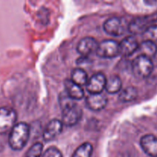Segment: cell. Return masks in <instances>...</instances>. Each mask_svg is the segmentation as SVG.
I'll list each match as a JSON object with an SVG mask.
<instances>
[{"mask_svg": "<svg viewBox=\"0 0 157 157\" xmlns=\"http://www.w3.org/2000/svg\"><path fill=\"white\" fill-rule=\"evenodd\" d=\"M30 136V128L26 123L16 124L11 130L9 136V144L13 150H21L24 148L29 141Z\"/></svg>", "mask_w": 157, "mask_h": 157, "instance_id": "obj_1", "label": "cell"}, {"mask_svg": "<svg viewBox=\"0 0 157 157\" xmlns=\"http://www.w3.org/2000/svg\"><path fill=\"white\" fill-rule=\"evenodd\" d=\"M132 70L135 77L140 79L148 78L153 70L151 58L143 55H138L132 63Z\"/></svg>", "mask_w": 157, "mask_h": 157, "instance_id": "obj_2", "label": "cell"}, {"mask_svg": "<svg viewBox=\"0 0 157 157\" xmlns=\"http://www.w3.org/2000/svg\"><path fill=\"white\" fill-rule=\"evenodd\" d=\"M17 113L14 109L9 107H0V134L11 131L16 124Z\"/></svg>", "mask_w": 157, "mask_h": 157, "instance_id": "obj_3", "label": "cell"}, {"mask_svg": "<svg viewBox=\"0 0 157 157\" xmlns=\"http://www.w3.org/2000/svg\"><path fill=\"white\" fill-rule=\"evenodd\" d=\"M96 53L103 58H113L120 55V46L117 41L112 39H106L98 43Z\"/></svg>", "mask_w": 157, "mask_h": 157, "instance_id": "obj_4", "label": "cell"}, {"mask_svg": "<svg viewBox=\"0 0 157 157\" xmlns=\"http://www.w3.org/2000/svg\"><path fill=\"white\" fill-rule=\"evenodd\" d=\"M157 21V13L148 16L139 17L132 20L128 25L130 32L134 35L143 34L149 26L154 25Z\"/></svg>", "mask_w": 157, "mask_h": 157, "instance_id": "obj_5", "label": "cell"}, {"mask_svg": "<svg viewBox=\"0 0 157 157\" xmlns=\"http://www.w3.org/2000/svg\"><path fill=\"white\" fill-rule=\"evenodd\" d=\"M83 111L81 107L77 104L62 110V122L63 125L67 127L75 126L82 118Z\"/></svg>", "mask_w": 157, "mask_h": 157, "instance_id": "obj_6", "label": "cell"}, {"mask_svg": "<svg viewBox=\"0 0 157 157\" xmlns=\"http://www.w3.org/2000/svg\"><path fill=\"white\" fill-rule=\"evenodd\" d=\"M107 78L102 73H96L88 79L86 88L90 94H101L105 89Z\"/></svg>", "mask_w": 157, "mask_h": 157, "instance_id": "obj_7", "label": "cell"}, {"mask_svg": "<svg viewBox=\"0 0 157 157\" xmlns=\"http://www.w3.org/2000/svg\"><path fill=\"white\" fill-rule=\"evenodd\" d=\"M104 29L106 33L112 36H120L125 32V27L123 19L113 17L108 18L104 23Z\"/></svg>", "mask_w": 157, "mask_h": 157, "instance_id": "obj_8", "label": "cell"}, {"mask_svg": "<svg viewBox=\"0 0 157 157\" xmlns=\"http://www.w3.org/2000/svg\"><path fill=\"white\" fill-rule=\"evenodd\" d=\"M63 126L64 125L60 120L53 119L49 121L43 133V139L44 141L49 142L56 138L62 131Z\"/></svg>", "mask_w": 157, "mask_h": 157, "instance_id": "obj_9", "label": "cell"}, {"mask_svg": "<svg viewBox=\"0 0 157 157\" xmlns=\"http://www.w3.org/2000/svg\"><path fill=\"white\" fill-rule=\"evenodd\" d=\"M98 43L92 37H85L80 40L77 46V51L82 57H88L94 52H96Z\"/></svg>", "mask_w": 157, "mask_h": 157, "instance_id": "obj_10", "label": "cell"}, {"mask_svg": "<svg viewBox=\"0 0 157 157\" xmlns=\"http://www.w3.org/2000/svg\"><path fill=\"white\" fill-rule=\"evenodd\" d=\"M107 98L101 94H90L86 98V105L90 110L100 111L107 106Z\"/></svg>", "mask_w": 157, "mask_h": 157, "instance_id": "obj_11", "label": "cell"}, {"mask_svg": "<svg viewBox=\"0 0 157 157\" xmlns=\"http://www.w3.org/2000/svg\"><path fill=\"white\" fill-rule=\"evenodd\" d=\"M120 55L124 56H130L137 52L139 43L133 36H128L124 38L119 43Z\"/></svg>", "mask_w": 157, "mask_h": 157, "instance_id": "obj_12", "label": "cell"}, {"mask_svg": "<svg viewBox=\"0 0 157 157\" xmlns=\"http://www.w3.org/2000/svg\"><path fill=\"white\" fill-rule=\"evenodd\" d=\"M140 146L148 156L157 157V137L154 135L147 134L140 140Z\"/></svg>", "mask_w": 157, "mask_h": 157, "instance_id": "obj_13", "label": "cell"}, {"mask_svg": "<svg viewBox=\"0 0 157 157\" xmlns=\"http://www.w3.org/2000/svg\"><path fill=\"white\" fill-rule=\"evenodd\" d=\"M64 88L66 93L75 101L84 98V92L82 87L74 83L71 79H67L64 81Z\"/></svg>", "mask_w": 157, "mask_h": 157, "instance_id": "obj_14", "label": "cell"}, {"mask_svg": "<svg viewBox=\"0 0 157 157\" xmlns=\"http://www.w3.org/2000/svg\"><path fill=\"white\" fill-rule=\"evenodd\" d=\"M137 52L140 53L139 55H143L151 58L156 55L157 45L155 42L144 40L140 44H139Z\"/></svg>", "mask_w": 157, "mask_h": 157, "instance_id": "obj_15", "label": "cell"}, {"mask_svg": "<svg viewBox=\"0 0 157 157\" xmlns=\"http://www.w3.org/2000/svg\"><path fill=\"white\" fill-rule=\"evenodd\" d=\"M121 88H122V81L118 75H111L108 79H107L105 90L109 94H113L118 93L121 91Z\"/></svg>", "mask_w": 157, "mask_h": 157, "instance_id": "obj_16", "label": "cell"}, {"mask_svg": "<svg viewBox=\"0 0 157 157\" xmlns=\"http://www.w3.org/2000/svg\"><path fill=\"white\" fill-rule=\"evenodd\" d=\"M71 80L76 84L82 87L87 84L88 81V76L84 69L81 67H77L72 71Z\"/></svg>", "mask_w": 157, "mask_h": 157, "instance_id": "obj_17", "label": "cell"}, {"mask_svg": "<svg viewBox=\"0 0 157 157\" xmlns=\"http://www.w3.org/2000/svg\"><path fill=\"white\" fill-rule=\"evenodd\" d=\"M138 96V90L134 87H127L121 90L119 95V100L122 102L127 103L134 101Z\"/></svg>", "mask_w": 157, "mask_h": 157, "instance_id": "obj_18", "label": "cell"}, {"mask_svg": "<svg viewBox=\"0 0 157 157\" xmlns=\"http://www.w3.org/2000/svg\"><path fill=\"white\" fill-rule=\"evenodd\" d=\"M93 153V146L90 143H84L80 145L75 153L72 155V157H91Z\"/></svg>", "mask_w": 157, "mask_h": 157, "instance_id": "obj_19", "label": "cell"}, {"mask_svg": "<svg viewBox=\"0 0 157 157\" xmlns=\"http://www.w3.org/2000/svg\"><path fill=\"white\" fill-rule=\"evenodd\" d=\"M58 102H59V106L61 107V110L76 104L75 100L72 99L65 91L62 92V93H61L59 94Z\"/></svg>", "mask_w": 157, "mask_h": 157, "instance_id": "obj_20", "label": "cell"}, {"mask_svg": "<svg viewBox=\"0 0 157 157\" xmlns=\"http://www.w3.org/2000/svg\"><path fill=\"white\" fill-rule=\"evenodd\" d=\"M146 41H150L155 42L157 41V25H152L149 26L145 32L143 33Z\"/></svg>", "mask_w": 157, "mask_h": 157, "instance_id": "obj_21", "label": "cell"}, {"mask_svg": "<svg viewBox=\"0 0 157 157\" xmlns=\"http://www.w3.org/2000/svg\"><path fill=\"white\" fill-rule=\"evenodd\" d=\"M43 151V145L41 143L33 144L27 151L24 157H41Z\"/></svg>", "mask_w": 157, "mask_h": 157, "instance_id": "obj_22", "label": "cell"}, {"mask_svg": "<svg viewBox=\"0 0 157 157\" xmlns=\"http://www.w3.org/2000/svg\"><path fill=\"white\" fill-rule=\"evenodd\" d=\"M41 157H63V155L57 147H51L42 153Z\"/></svg>", "mask_w": 157, "mask_h": 157, "instance_id": "obj_23", "label": "cell"}]
</instances>
